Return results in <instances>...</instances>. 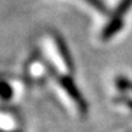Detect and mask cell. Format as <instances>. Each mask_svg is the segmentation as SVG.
Listing matches in <instances>:
<instances>
[{
  "instance_id": "1",
  "label": "cell",
  "mask_w": 132,
  "mask_h": 132,
  "mask_svg": "<svg viewBox=\"0 0 132 132\" xmlns=\"http://www.w3.org/2000/svg\"><path fill=\"white\" fill-rule=\"evenodd\" d=\"M47 67H48V70L52 72V75L54 76V78L57 81V85L61 87L62 89H64V92H65L66 94L70 97L71 100L75 103V105L81 111V114L86 115V114L88 113L89 105L87 103L86 98L83 97V94L81 93L80 88L77 87L75 80L69 75H61V73H59L56 71V69H55L54 66H52L50 64H49V65L47 64Z\"/></svg>"
},
{
  "instance_id": "2",
  "label": "cell",
  "mask_w": 132,
  "mask_h": 132,
  "mask_svg": "<svg viewBox=\"0 0 132 132\" xmlns=\"http://www.w3.org/2000/svg\"><path fill=\"white\" fill-rule=\"evenodd\" d=\"M54 43H55V47H56L57 54L61 59V61L64 62V65L70 72H73L75 71V62H73V57L71 55L70 48L66 44L65 39L59 36V34H55L54 36Z\"/></svg>"
},
{
  "instance_id": "3",
  "label": "cell",
  "mask_w": 132,
  "mask_h": 132,
  "mask_svg": "<svg viewBox=\"0 0 132 132\" xmlns=\"http://www.w3.org/2000/svg\"><path fill=\"white\" fill-rule=\"evenodd\" d=\"M122 28H123V19L111 16L110 21L105 24V27L102 31V39L103 40H110Z\"/></svg>"
},
{
  "instance_id": "4",
  "label": "cell",
  "mask_w": 132,
  "mask_h": 132,
  "mask_svg": "<svg viewBox=\"0 0 132 132\" xmlns=\"http://www.w3.org/2000/svg\"><path fill=\"white\" fill-rule=\"evenodd\" d=\"M131 9H132V0H120V3L118 4L116 9H115V11H114V14L111 16L123 19V16L127 14Z\"/></svg>"
},
{
  "instance_id": "5",
  "label": "cell",
  "mask_w": 132,
  "mask_h": 132,
  "mask_svg": "<svg viewBox=\"0 0 132 132\" xmlns=\"http://www.w3.org/2000/svg\"><path fill=\"white\" fill-rule=\"evenodd\" d=\"M83 1L87 3L89 6H92L94 10H97L98 12H100L102 15L108 16L109 9H108V6L105 5V3H104L103 0H83Z\"/></svg>"
},
{
  "instance_id": "6",
  "label": "cell",
  "mask_w": 132,
  "mask_h": 132,
  "mask_svg": "<svg viewBox=\"0 0 132 132\" xmlns=\"http://www.w3.org/2000/svg\"><path fill=\"white\" fill-rule=\"evenodd\" d=\"M115 86L120 92H126L128 89H132V82L128 80L126 76H119L115 80Z\"/></svg>"
},
{
  "instance_id": "7",
  "label": "cell",
  "mask_w": 132,
  "mask_h": 132,
  "mask_svg": "<svg viewBox=\"0 0 132 132\" xmlns=\"http://www.w3.org/2000/svg\"><path fill=\"white\" fill-rule=\"evenodd\" d=\"M14 95V89L12 87L5 82V81H0V98H3L4 100H9L12 98Z\"/></svg>"
},
{
  "instance_id": "8",
  "label": "cell",
  "mask_w": 132,
  "mask_h": 132,
  "mask_svg": "<svg viewBox=\"0 0 132 132\" xmlns=\"http://www.w3.org/2000/svg\"><path fill=\"white\" fill-rule=\"evenodd\" d=\"M115 100H116L118 103L127 105L128 108H132V99L131 98H127V97H119V98H116Z\"/></svg>"
},
{
  "instance_id": "9",
  "label": "cell",
  "mask_w": 132,
  "mask_h": 132,
  "mask_svg": "<svg viewBox=\"0 0 132 132\" xmlns=\"http://www.w3.org/2000/svg\"><path fill=\"white\" fill-rule=\"evenodd\" d=\"M0 132H4V131H0Z\"/></svg>"
}]
</instances>
